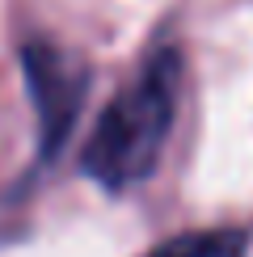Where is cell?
Masks as SVG:
<instances>
[{
	"instance_id": "6da1fadb",
	"label": "cell",
	"mask_w": 253,
	"mask_h": 257,
	"mask_svg": "<svg viewBox=\"0 0 253 257\" xmlns=\"http://www.w3.org/2000/svg\"><path fill=\"white\" fill-rule=\"evenodd\" d=\"M177 93H182V55L165 47L101 110L80 156L84 173L101 190L118 194L156 173L177 118Z\"/></svg>"
},
{
	"instance_id": "7a4b0ae2",
	"label": "cell",
	"mask_w": 253,
	"mask_h": 257,
	"mask_svg": "<svg viewBox=\"0 0 253 257\" xmlns=\"http://www.w3.org/2000/svg\"><path fill=\"white\" fill-rule=\"evenodd\" d=\"M21 68H26V89H30V101H34V118H38V152L42 160H51L68 144L72 126L84 110L89 63L76 51L59 47V42L38 38V42H26Z\"/></svg>"
},
{
	"instance_id": "3957f363",
	"label": "cell",
	"mask_w": 253,
	"mask_h": 257,
	"mask_svg": "<svg viewBox=\"0 0 253 257\" xmlns=\"http://www.w3.org/2000/svg\"><path fill=\"white\" fill-rule=\"evenodd\" d=\"M148 257H245V232H182V236L156 244Z\"/></svg>"
}]
</instances>
